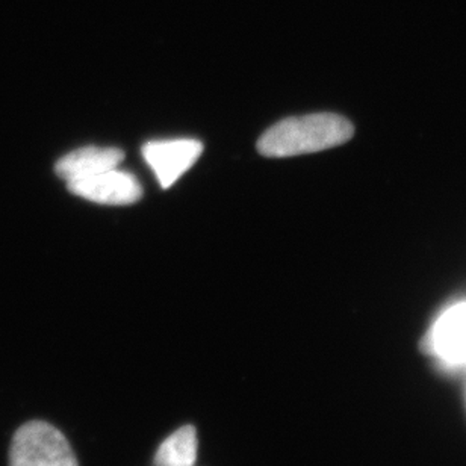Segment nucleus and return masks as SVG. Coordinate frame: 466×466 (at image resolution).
Listing matches in <instances>:
<instances>
[{
  "label": "nucleus",
  "instance_id": "nucleus-6",
  "mask_svg": "<svg viewBox=\"0 0 466 466\" xmlns=\"http://www.w3.org/2000/svg\"><path fill=\"white\" fill-rule=\"evenodd\" d=\"M198 447V431L194 426L180 427L159 445L153 466H194Z\"/></svg>",
  "mask_w": 466,
  "mask_h": 466
},
{
  "label": "nucleus",
  "instance_id": "nucleus-4",
  "mask_svg": "<svg viewBox=\"0 0 466 466\" xmlns=\"http://www.w3.org/2000/svg\"><path fill=\"white\" fill-rule=\"evenodd\" d=\"M203 144L198 139H171L144 144L143 157L162 188H170L202 155Z\"/></svg>",
  "mask_w": 466,
  "mask_h": 466
},
{
  "label": "nucleus",
  "instance_id": "nucleus-1",
  "mask_svg": "<svg viewBox=\"0 0 466 466\" xmlns=\"http://www.w3.org/2000/svg\"><path fill=\"white\" fill-rule=\"evenodd\" d=\"M353 135V123L339 114L291 116L269 127L260 137L258 150L267 157H297L337 147Z\"/></svg>",
  "mask_w": 466,
  "mask_h": 466
},
{
  "label": "nucleus",
  "instance_id": "nucleus-2",
  "mask_svg": "<svg viewBox=\"0 0 466 466\" xmlns=\"http://www.w3.org/2000/svg\"><path fill=\"white\" fill-rule=\"evenodd\" d=\"M9 466H79L67 438L49 422L23 424L9 445Z\"/></svg>",
  "mask_w": 466,
  "mask_h": 466
},
{
  "label": "nucleus",
  "instance_id": "nucleus-3",
  "mask_svg": "<svg viewBox=\"0 0 466 466\" xmlns=\"http://www.w3.org/2000/svg\"><path fill=\"white\" fill-rule=\"evenodd\" d=\"M67 188L77 198L113 207L134 205L143 198V188L138 179L127 171L116 168L102 171L86 179L67 182Z\"/></svg>",
  "mask_w": 466,
  "mask_h": 466
},
{
  "label": "nucleus",
  "instance_id": "nucleus-5",
  "mask_svg": "<svg viewBox=\"0 0 466 466\" xmlns=\"http://www.w3.org/2000/svg\"><path fill=\"white\" fill-rule=\"evenodd\" d=\"M125 159V152L116 147H90L77 148L61 157L55 171L61 179L72 180L86 179L91 176L99 175L102 171L113 170L120 166Z\"/></svg>",
  "mask_w": 466,
  "mask_h": 466
}]
</instances>
